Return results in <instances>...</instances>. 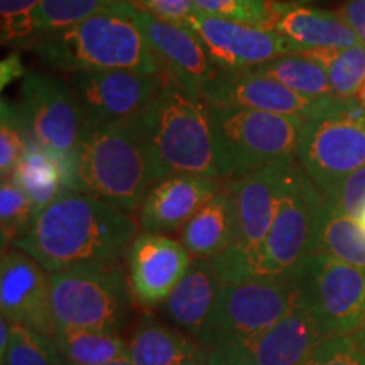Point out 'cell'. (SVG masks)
Returning <instances> with one entry per match:
<instances>
[{"label":"cell","mask_w":365,"mask_h":365,"mask_svg":"<svg viewBox=\"0 0 365 365\" xmlns=\"http://www.w3.org/2000/svg\"><path fill=\"white\" fill-rule=\"evenodd\" d=\"M137 237V222L124 210L70 191L44 208L14 247L49 274L90 264L120 262Z\"/></svg>","instance_id":"1"},{"label":"cell","mask_w":365,"mask_h":365,"mask_svg":"<svg viewBox=\"0 0 365 365\" xmlns=\"http://www.w3.org/2000/svg\"><path fill=\"white\" fill-rule=\"evenodd\" d=\"M33 49L46 66L70 75L117 70L168 73L143 31L118 7L117 0L78 26L39 36Z\"/></svg>","instance_id":"2"},{"label":"cell","mask_w":365,"mask_h":365,"mask_svg":"<svg viewBox=\"0 0 365 365\" xmlns=\"http://www.w3.org/2000/svg\"><path fill=\"white\" fill-rule=\"evenodd\" d=\"M137 124L154 182L180 175L218 178L208 103L186 93L170 75Z\"/></svg>","instance_id":"3"},{"label":"cell","mask_w":365,"mask_h":365,"mask_svg":"<svg viewBox=\"0 0 365 365\" xmlns=\"http://www.w3.org/2000/svg\"><path fill=\"white\" fill-rule=\"evenodd\" d=\"M154 185L137 117L85 127L71 161V191L134 212Z\"/></svg>","instance_id":"4"},{"label":"cell","mask_w":365,"mask_h":365,"mask_svg":"<svg viewBox=\"0 0 365 365\" xmlns=\"http://www.w3.org/2000/svg\"><path fill=\"white\" fill-rule=\"evenodd\" d=\"M218 178L234 181L269 164L296 158L304 120L210 105Z\"/></svg>","instance_id":"5"},{"label":"cell","mask_w":365,"mask_h":365,"mask_svg":"<svg viewBox=\"0 0 365 365\" xmlns=\"http://www.w3.org/2000/svg\"><path fill=\"white\" fill-rule=\"evenodd\" d=\"M129 277L120 262L90 264L51 274L56 327L120 333L132 314Z\"/></svg>","instance_id":"6"},{"label":"cell","mask_w":365,"mask_h":365,"mask_svg":"<svg viewBox=\"0 0 365 365\" xmlns=\"http://www.w3.org/2000/svg\"><path fill=\"white\" fill-rule=\"evenodd\" d=\"M296 304L323 336L352 335L365 319V271L327 254H308L286 272Z\"/></svg>","instance_id":"7"},{"label":"cell","mask_w":365,"mask_h":365,"mask_svg":"<svg viewBox=\"0 0 365 365\" xmlns=\"http://www.w3.org/2000/svg\"><path fill=\"white\" fill-rule=\"evenodd\" d=\"M296 307V289L286 274L223 282L200 345L205 350L244 344L267 331Z\"/></svg>","instance_id":"8"},{"label":"cell","mask_w":365,"mask_h":365,"mask_svg":"<svg viewBox=\"0 0 365 365\" xmlns=\"http://www.w3.org/2000/svg\"><path fill=\"white\" fill-rule=\"evenodd\" d=\"M296 159L319 193L365 168V108L340 98L330 112L304 122Z\"/></svg>","instance_id":"9"},{"label":"cell","mask_w":365,"mask_h":365,"mask_svg":"<svg viewBox=\"0 0 365 365\" xmlns=\"http://www.w3.org/2000/svg\"><path fill=\"white\" fill-rule=\"evenodd\" d=\"M289 159L269 164L239 180L225 181L235 198L239 237L234 247L212 261L223 282L255 277L259 255L276 213L282 173Z\"/></svg>","instance_id":"10"},{"label":"cell","mask_w":365,"mask_h":365,"mask_svg":"<svg viewBox=\"0 0 365 365\" xmlns=\"http://www.w3.org/2000/svg\"><path fill=\"white\" fill-rule=\"evenodd\" d=\"M323 202L298 159H289L282 173L276 213L259 255L255 277L282 276L309 254L313 227Z\"/></svg>","instance_id":"11"},{"label":"cell","mask_w":365,"mask_h":365,"mask_svg":"<svg viewBox=\"0 0 365 365\" xmlns=\"http://www.w3.org/2000/svg\"><path fill=\"white\" fill-rule=\"evenodd\" d=\"M21 108L31 139L65 166L71 191V161L85 130L75 91L56 76L27 71L22 78Z\"/></svg>","instance_id":"12"},{"label":"cell","mask_w":365,"mask_h":365,"mask_svg":"<svg viewBox=\"0 0 365 365\" xmlns=\"http://www.w3.org/2000/svg\"><path fill=\"white\" fill-rule=\"evenodd\" d=\"M166 75L117 70L75 73L70 86L83 110L85 127L132 120L156 100Z\"/></svg>","instance_id":"13"},{"label":"cell","mask_w":365,"mask_h":365,"mask_svg":"<svg viewBox=\"0 0 365 365\" xmlns=\"http://www.w3.org/2000/svg\"><path fill=\"white\" fill-rule=\"evenodd\" d=\"M202 98L210 105L247 108L304 122L330 112L340 102V97H304L252 70H218L215 78L203 90Z\"/></svg>","instance_id":"14"},{"label":"cell","mask_w":365,"mask_h":365,"mask_svg":"<svg viewBox=\"0 0 365 365\" xmlns=\"http://www.w3.org/2000/svg\"><path fill=\"white\" fill-rule=\"evenodd\" d=\"M117 4L143 31L150 48L166 66L168 75L191 97L202 98L203 90L215 78L218 68L208 58L207 49L193 31L164 21L129 0H117Z\"/></svg>","instance_id":"15"},{"label":"cell","mask_w":365,"mask_h":365,"mask_svg":"<svg viewBox=\"0 0 365 365\" xmlns=\"http://www.w3.org/2000/svg\"><path fill=\"white\" fill-rule=\"evenodd\" d=\"M182 26L202 41L218 70H252L284 54L298 53L294 44L271 29L218 19L196 9Z\"/></svg>","instance_id":"16"},{"label":"cell","mask_w":365,"mask_h":365,"mask_svg":"<svg viewBox=\"0 0 365 365\" xmlns=\"http://www.w3.org/2000/svg\"><path fill=\"white\" fill-rule=\"evenodd\" d=\"M0 309L12 325L53 339L56 319L51 303V274L21 249H9L0 262Z\"/></svg>","instance_id":"17"},{"label":"cell","mask_w":365,"mask_h":365,"mask_svg":"<svg viewBox=\"0 0 365 365\" xmlns=\"http://www.w3.org/2000/svg\"><path fill=\"white\" fill-rule=\"evenodd\" d=\"M325 336L307 309L296 307L272 328L244 344L210 350L207 365H299Z\"/></svg>","instance_id":"18"},{"label":"cell","mask_w":365,"mask_h":365,"mask_svg":"<svg viewBox=\"0 0 365 365\" xmlns=\"http://www.w3.org/2000/svg\"><path fill=\"white\" fill-rule=\"evenodd\" d=\"M191 254L181 242L143 232L127 252L130 291L140 307H158L168 299L191 266Z\"/></svg>","instance_id":"19"},{"label":"cell","mask_w":365,"mask_h":365,"mask_svg":"<svg viewBox=\"0 0 365 365\" xmlns=\"http://www.w3.org/2000/svg\"><path fill=\"white\" fill-rule=\"evenodd\" d=\"M223 188L220 178L180 175L156 182L139 208L144 232L170 234L182 228L196 212Z\"/></svg>","instance_id":"20"},{"label":"cell","mask_w":365,"mask_h":365,"mask_svg":"<svg viewBox=\"0 0 365 365\" xmlns=\"http://www.w3.org/2000/svg\"><path fill=\"white\" fill-rule=\"evenodd\" d=\"M269 29L281 34L298 48V53L312 49H341L364 44L339 12L299 6L294 0H274V16Z\"/></svg>","instance_id":"21"},{"label":"cell","mask_w":365,"mask_h":365,"mask_svg":"<svg viewBox=\"0 0 365 365\" xmlns=\"http://www.w3.org/2000/svg\"><path fill=\"white\" fill-rule=\"evenodd\" d=\"M223 286L220 274L208 259H195L186 276L161 304L166 322L198 340Z\"/></svg>","instance_id":"22"},{"label":"cell","mask_w":365,"mask_h":365,"mask_svg":"<svg viewBox=\"0 0 365 365\" xmlns=\"http://www.w3.org/2000/svg\"><path fill=\"white\" fill-rule=\"evenodd\" d=\"M207 355L198 340L150 314L137 322L127 340L134 365H205Z\"/></svg>","instance_id":"23"},{"label":"cell","mask_w":365,"mask_h":365,"mask_svg":"<svg viewBox=\"0 0 365 365\" xmlns=\"http://www.w3.org/2000/svg\"><path fill=\"white\" fill-rule=\"evenodd\" d=\"M239 237L237 205L232 191L223 182V188L210 198L193 218L181 228V244L195 259L220 257L234 247Z\"/></svg>","instance_id":"24"},{"label":"cell","mask_w":365,"mask_h":365,"mask_svg":"<svg viewBox=\"0 0 365 365\" xmlns=\"http://www.w3.org/2000/svg\"><path fill=\"white\" fill-rule=\"evenodd\" d=\"M27 195L38 217L44 208L56 202L61 195L70 193L68 173L61 163L29 140L19 164L9 178Z\"/></svg>","instance_id":"25"},{"label":"cell","mask_w":365,"mask_h":365,"mask_svg":"<svg viewBox=\"0 0 365 365\" xmlns=\"http://www.w3.org/2000/svg\"><path fill=\"white\" fill-rule=\"evenodd\" d=\"M309 254H327L365 271V230L323 198L313 227Z\"/></svg>","instance_id":"26"},{"label":"cell","mask_w":365,"mask_h":365,"mask_svg":"<svg viewBox=\"0 0 365 365\" xmlns=\"http://www.w3.org/2000/svg\"><path fill=\"white\" fill-rule=\"evenodd\" d=\"M51 345L63 365H103L127 355V340L113 331L56 327Z\"/></svg>","instance_id":"27"},{"label":"cell","mask_w":365,"mask_h":365,"mask_svg":"<svg viewBox=\"0 0 365 365\" xmlns=\"http://www.w3.org/2000/svg\"><path fill=\"white\" fill-rule=\"evenodd\" d=\"M252 71L279 81L296 93L309 98L336 97L333 93L327 71L318 61L303 53L284 54L272 61L252 68Z\"/></svg>","instance_id":"28"},{"label":"cell","mask_w":365,"mask_h":365,"mask_svg":"<svg viewBox=\"0 0 365 365\" xmlns=\"http://www.w3.org/2000/svg\"><path fill=\"white\" fill-rule=\"evenodd\" d=\"M303 54L323 66L331 90L340 98H357L365 85V44L341 49H312Z\"/></svg>","instance_id":"29"},{"label":"cell","mask_w":365,"mask_h":365,"mask_svg":"<svg viewBox=\"0 0 365 365\" xmlns=\"http://www.w3.org/2000/svg\"><path fill=\"white\" fill-rule=\"evenodd\" d=\"M34 210L27 195L12 180H2L0 186V239L2 254L26 235L34 222Z\"/></svg>","instance_id":"30"},{"label":"cell","mask_w":365,"mask_h":365,"mask_svg":"<svg viewBox=\"0 0 365 365\" xmlns=\"http://www.w3.org/2000/svg\"><path fill=\"white\" fill-rule=\"evenodd\" d=\"M0 117V176L9 180L19 164L31 135L21 105L2 98Z\"/></svg>","instance_id":"31"},{"label":"cell","mask_w":365,"mask_h":365,"mask_svg":"<svg viewBox=\"0 0 365 365\" xmlns=\"http://www.w3.org/2000/svg\"><path fill=\"white\" fill-rule=\"evenodd\" d=\"M113 0H43L38 9L39 34L58 33L81 24L110 7Z\"/></svg>","instance_id":"32"},{"label":"cell","mask_w":365,"mask_h":365,"mask_svg":"<svg viewBox=\"0 0 365 365\" xmlns=\"http://www.w3.org/2000/svg\"><path fill=\"white\" fill-rule=\"evenodd\" d=\"M43 0H0L2 46H33L38 38V9Z\"/></svg>","instance_id":"33"},{"label":"cell","mask_w":365,"mask_h":365,"mask_svg":"<svg viewBox=\"0 0 365 365\" xmlns=\"http://www.w3.org/2000/svg\"><path fill=\"white\" fill-rule=\"evenodd\" d=\"M196 11L232 22L269 29L274 0H193Z\"/></svg>","instance_id":"34"},{"label":"cell","mask_w":365,"mask_h":365,"mask_svg":"<svg viewBox=\"0 0 365 365\" xmlns=\"http://www.w3.org/2000/svg\"><path fill=\"white\" fill-rule=\"evenodd\" d=\"M2 365H63L54 354L51 339L12 325V336Z\"/></svg>","instance_id":"35"},{"label":"cell","mask_w":365,"mask_h":365,"mask_svg":"<svg viewBox=\"0 0 365 365\" xmlns=\"http://www.w3.org/2000/svg\"><path fill=\"white\" fill-rule=\"evenodd\" d=\"M299 365H365V349L354 335L328 336Z\"/></svg>","instance_id":"36"},{"label":"cell","mask_w":365,"mask_h":365,"mask_svg":"<svg viewBox=\"0 0 365 365\" xmlns=\"http://www.w3.org/2000/svg\"><path fill=\"white\" fill-rule=\"evenodd\" d=\"M323 198L339 212L359 220L365 210V168L340 180L333 188L323 193Z\"/></svg>","instance_id":"37"},{"label":"cell","mask_w":365,"mask_h":365,"mask_svg":"<svg viewBox=\"0 0 365 365\" xmlns=\"http://www.w3.org/2000/svg\"><path fill=\"white\" fill-rule=\"evenodd\" d=\"M144 7L164 21L185 24L190 14L195 11L193 0H140Z\"/></svg>","instance_id":"38"},{"label":"cell","mask_w":365,"mask_h":365,"mask_svg":"<svg viewBox=\"0 0 365 365\" xmlns=\"http://www.w3.org/2000/svg\"><path fill=\"white\" fill-rule=\"evenodd\" d=\"M339 14L365 44V0H345Z\"/></svg>","instance_id":"39"},{"label":"cell","mask_w":365,"mask_h":365,"mask_svg":"<svg viewBox=\"0 0 365 365\" xmlns=\"http://www.w3.org/2000/svg\"><path fill=\"white\" fill-rule=\"evenodd\" d=\"M26 68L22 65L21 54L17 51H12L7 58L2 59L0 63V86L2 90L6 88L7 85H11L12 81L21 80L26 76Z\"/></svg>","instance_id":"40"},{"label":"cell","mask_w":365,"mask_h":365,"mask_svg":"<svg viewBox=\"0 0 365 365\" xmlns=\"http://www.w3.org/2000/svg\"><path fill=\"white\" fill-rule=\"evenodd\" d=\"M12 336V323L7 322L6 318L0 319V360H4L7 354L9 344H11Z\"/></svg>","instance_id":"41"},{"label":"cell","mask_w":365,"mask_h":365,"mask_svg":"<svg viewBox=\"0 0 365 365\" xmlns=\"http://www.w3.org/2000/svg\"><path fill=\"white\" fill-rule=\"evenodd\" d=\"M352 335L360 341V345H362L365 349V319L362 322V325L357 328V331L352 333Z\"/></svg>","instance_id":"42"},{"label":"cell","mask_w":365,"mask_h":365,"mask_svg":"<svg viewBox=\"0 0 365 365\" xmlns=\"http://www.w3.org/2000/svg\"><path fill=\"white\" fill-rule=\"evenodd\" d=\"M103 365H134L130 362V359L127 357H122V359H117V360H112V362H108V364H103Z\"/></svg>","instance_id":"43"},{"label":"cell","mask_w":365,"mask_h":365,"mask_svg":"<svg viewBox=\"0 0 365 365\" xmlns=\"http://www.w3.org/2000/svg\"><path fill=\"white\" fill-rule=\"evenodd\" d=\"M357 100H359V102H360V105H362V107L365 108V85H364V88L360 90V93H359Z\"/></svg>","instance_id":"44"},{"label":"cell","mask_w":365,"mask_h":365,"mask_svg":"<svg viewBox=\"0 0 365 365\" xmlns=\"http://www.w3.org/2000/svg\"><path fill=\"white\" fill-rule=\"evenodd\" d=\"M359 223L364 227V230H365V210H364V213H362V215H360V218H359Z\"/></svg>","instance_id":"45"},{"label":"cell","mask_w":365,"mask_h":365,"mask_svg":"<svg viewBox=\"0 0 365 365\" xmlns=\"http://www.w3.org/2000/svg\"><path fill=\"white\" fill-rule=\"evenodd\" d=\"M296 4H299V6H307L308 2H313V0H294Z\"/></svg>","instance_id":"46"},{"label":"cell","mask_w":365,"mask_h":365,"mask_svg":"<svg viewBox=\"0 0 365 365\" xmlns=\"http://www.w3.org/2000/svg\"><path fill=\"white\" fill-rule=\"evenodd\" d=\"M205 365H207V364H205Z\"/></svg>","instance_id":"47"}]
</instances>
